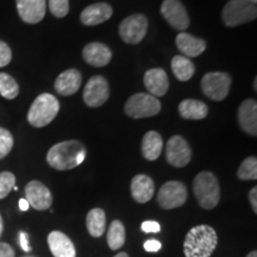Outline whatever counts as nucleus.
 <instances>
[{
	"mask_svg": "<svg viewBox=\"0 0 257 257\" xmlns=\"http://www.w3.org/2000/svg\"><path fill=\"white\" fill-rule=\"evenodd\" d=\"M85 157V146L79 141L70 140L51 147L47 154V162L56 170H70L81 165Z\"/></svg>",
	"mask_w": 257,
	"mask_h": 257,
	"instance_id": "nucleus-1",
	"label": "nucleus"
},
{
	"mask_svg": "<svg viewBox=\"0 0 257 257\" xmlns=\"http://www.w3.org/2000/svg\"><path fill=\"white\" fill-rule=\"evenodd\" d=\"M218 244L217 232L210 225H198L186 234L184 253L186 257H210Z\"/></svg>",
	"mask_w": 257,
	"mask_h": 257,
	"instance_id": "nucleus-2",
	"label": "nucleus"
},
{
	"mask_svg": "<svg viewBox=\"0 0 257 257\" xmlns=\"http://www.w3.org/2000/svg\"><path fill=\"white\" fill-rule=\"evenodd\" d=\"M193 192L199 205L205 210H212L220 201V186L214 174L201 172L193 181Z\"/></svg>",
	"mask_w": 257,
	"mask_h": 257,
	"instance_id": "nucleus-3",
	"label": "nucleus"
},
{
	"mask_svg": "<svg viewBox=\"0 0 257 257\" xmlns=\"http://www.w3.org/2000/svg\"><path fill=\"white\" fill-rule=\"evenodd\" d=\"M60 102L55 95L43 93L35 99L28 112V121L35 127H43L56 118Z\"/></svg>",
	"mask_w": 257,
	"mask_h": 257,
	"instance_id": "nucleus-4",
	"label": "nucleus"
},
{
	"mask_svg": "<svg viewBox=\"0 0 257 257\" xmlns=\"http://www.w3.org/2000/svg\"><path fill=\"white\" fill-rule=\"evenodd\" d=\"M257 8L255 3L245 0H230L221 11L223 23L229 28L238 27L255 21Z\"/></svg>",
	"mask_w": 257,
	"mask_h": 257,
	"instance_id": "nucleus-5",
	"label": "nucleus"
},
{
	"mask_svg": "<svg viewBox=\"0 0 257 257\" xmlns=\"http://www.w3.org/2000/svg\"><path fill=\"white\" fill-rule=\"evenodd\" d=\"M161 102L149 93H136L131 95L125 104V113L134 119H142L159 114Z\"/></svg>",
	"mask_w": 257,
	"mask_h": 257,
	"instance_id": "nucleus-6",
	"label": "nucleus"
},
{
	"mask_svg": "<svg viewBox=\"0 0 257 257\" xmlns=\"http://www.w3.org/2000/svg\"><path fill=\"white\" fill-rule=\"evenodd\" d=\"M232 79L227 73L210 72L201 79V89L204 94L213 101H221L230 92Z\"/></svg>",
	"mask_w": 257,
	"mask_h": 257,
	"instance_id": "nucleus-7",
	"label": "nucleus"
},
{
	"mask_svg": "<svg viewBox=\"0 0 257 257\" xmlns=\"http://www.w3.org/2000/svg\"><path fill=\"white\" fill-rule=\"evenodd\" d=\"M187 200V188L180 181L166 182L157 193V202L163 210L181 207Z\"/></svg>",
	"mask_w": 257,
	"mask_h": 257,
	"instance_id": "nucleus-8",
	"label": "nucleus"
},
{
	"mask_svg": "<svg viewBox=\"0 0 257 257\" xmlns=\"http://www.w3.org/2000/svg\"><path fill=\"white\" fill-rule=\"evenodd\" d=\"M148 31V19L142 14L131 15L119 24V36L125 43L138 44Z\"/></svg>",
	"mask_w": 257,
	"mask_h": 257,
	"instance_id": "nucleus-9",
	"label": "nucleus"
},
{
	"mask_svg": "<svg viewBox=\"0 0 257 257\" xmlns=\"http://www.w3.org/2000/svg\"><path fill=\"white\" fill-rule=\"evenodd\" d=\"M166 159L170 166L175 168H184L191 162L192 149L187 141L182 136H173L167 142Z\"/></svg>",
	"mask_w": 257,
	"mask_h": 257,
	"instance_id": "nucleus-10",
	"label": "nucleus"
},
{
	"mask_svg": "<svg viewBox=\"0 0 257 257\" xmlns=\"http://www.w3.org/2000/svg\"><path fill=\"white\" fill-rule=\"evenodd\" d=\"M110 96L108 82L104 76L94 75L83 88V101L89 107H100Z\"/></svg>",
	"mask_w": 257,
	"mask_h": 257,
	"instance_id": "nucleus-11",
	"label": "nucleus"
},
{
	"mask_svg": "<svg viewBox=\"0 0 257 257\" xmlns=\"http://www.w3.org/2000/svg\"><path fill=\"white\" fill-rule=\"evenodd\" d=\"M161 15L170 27L181 32L191 24L186 8L180 0H165L161 5Z\"/></svg>",
	"mask_w": 257,
	"mask_h": 257,
	"instance_id": "nucleus-12",
	"label": "nucleus"
},
{
	"mask_svg": "<svg viewBox=\"0 0 257 257\" xmlns=\"http://www.w3.org/2000/svg\"><path fill=\"white\" fill-rule=\"evenodd\" d=\"M25 199L31 207L37 211H44L53 205V195L50 189L41 181L34 180L25 186Z\"/></svg>",
	"mask_w": 257,
	"mask_h": 257,
	"instance_id": "nucleus-13",
	"label": "nucleus"
},
{
	"mask_svg": "<svg viewBox=\"0 0 257 257\" xmlns=\"http://www.w3.org/2000/svg\"><path fill=\"white\" fill-rule=\"evenodd\" d=\"M16 4L19 17L24 23L37 24L46 16V0H16Z\"/></svg>",
	"mask_w": 257,
	"mask_h": 257,
	"instance_id": "nucleus-14",
	"label": "nucleus"
},
{
	"mask_svg": "<svg viewBox=\"0 0 257 257\" xmlns=\"http://www.w3.org/2000/svg\"><path fill=\"white\" fill-rule=\"evenodd\" d=\"M82 57L86 63L93 67H105L110 63L112 51L106 44L100 42H92L83 48Z\"/></svg>",
	"mask_w": 257,
	"mask_h": 257,
	"instance_id": "nucleus-15",
	"label": "nucleus"
},
{
	"mask_svg": "<svg viewBox=\"0 0 257 257\" xmlns=\"http://www.w3.org/2000/svg\"><path fill=\"white\" fill-rule=\"evenodd\" d=\"M113 10L107 3H95L86 8L80 15V21L86 27H95L112 17Z\"/></svg>",
	"mask_w": 257,
	"mask_h": 257,
	"instance_id": "nucleus-16",
	"label": "nucleus"
},
{
	"mask_svg": "<svg viewBox=\"0 0 257 257\" xmlns=\"http://www.w3.org/2000/svg\"><path fill=\"white\" fill-rule=\"evenodd\" d=\"M238 124L244 133L257 136V102L255 99H246L238 108Z\"/></svg>",
	"mask_w": 257,
	"mask_h": 257,
	"instance_id": "nucleus-17",
	"label": "nucleus"
},
{
	"mask_svg": "<svg viewBox=\"0 0 257 257\" xmlns=\"http://www.w3.org/2000/svg\"><path fill=\"white\" fill-rule=\"evenodd\" d=\"M144 86L149 94L163 96L168 92L169 80L167 73L162 68H152L144 74Z\"/></svg>",
	"mask_w": 257,
	"mask_h": 257,
	"instance_id": "nucleus-18",
	"label": "nucleus"
},
{
	"mask_svg": "<svg viewBox=\"0 0 257 257\" xmlns=\"http://www.w3.org/2000/svg\"><path fill=\"white\" fill-rule=\"evenodd\" d=\"M82 75L78 69L64 70L57 76L54 83L55 91L61 95H73L81 87Z\"/></svg>",
	"mask_w": 257,
	"mask_h": 257,
	"instance_id": "nucleus-19",
	"label": "nucleus"
},
{
	"mask_svg": "<svg viewBox=\"0 0 257 257\" xmlns=\"http://www.w3.org/2000/svg\"><path fill=\"white\" fill-rule=\"evenodd\" d=\"M48 245L54 257H75V246L67 234L53 231L48 236Z\"/></svg>",
	"mask_w": 257,
	"mask_h": 257,
	"instance_id": "nucleus-20",
	"label": "nucleus"
},
{
	"mask_svg": "<svg viewBox=\"0 0 257 257\" xmlns=\"http://www.w3.org/2000/svg\"><path fill=\"white\" fill-rule=\"evenodd\" d=\"M179 51L185 57H197L206 49V42L187 32H180L175 40Z\"/></svg>",
	"mask_w": 257,
	"mask_h": 257,
	"instance_id": "nucleus-21",
	"label": "nucleus"
},
{
	"mask_svg": "<svg viewBox=\"0 0 257 257\" xmlns=\"http://www.w3.org/2000/svg\"><path fill=\"white\" fill-rule=\"evenodd\" d=\"M154 193H155V184L148 175L138 174L131 181V195L135 201L146 204L152 200Z\"/></svg>",
	"mask_w": 257,
	"mask_h": 257,
	"instance_id": "nucleus-22",
	"label": "nucleus"
},
{
	"mask_svg": "<svg viewBox=\"0 0 257 257\" xmlns=\"http://www.w3.org/2000/svg\"><path fill=\"white\" fill-rule=\"evenodd\" d=\"M142 155L148 161H156L163 150L162 136L156 131H148L142 140Z\"/></svg>",
	"mask_w": 257,
	"mask_h": 257,
	"instance_id": "nucleus-23",
	"label": "nucleus"
},
{
	"mask_svg": "<svg viewBox=\"0 0 257 257\" xmlns=\"http://www.w3.org/2000/svg\"><path fill=\"white\" fill-rule=\"evenodd\" d=\"M179 113L184 119L201 120L208 114V107L205 102L195 99H185L180 102Z\"/></svg>",
	"mask_w": 257,
	"mask_h": 257,
	"instance_id": "nucleus-24",
	"label": "nucleus"
},
{
	"mask_svg": "<svg viewBox=\"0 0 257 257\" xmlns=\"http://www.w3.org/2000/svg\"><path fill=\"white\" fill-rule=\"evenodd\" d=\"M86 226L88 233L94 238L101 237L106 230V214L101 208H93L86 218Z\"/></svg>",
	"mask_w": 257,
	"mask_h": 257,
	"instance_id": "nucleus-25",
	"label": "nucleus"
},
{
	"mask_svg": "<svg viewBox=\"0 0 257 257\" xmlns=\"http://www.w3.org/2000/svg\"><path fill=\"white\" fill-rule=\"evenodd\" d=\"M172 70L179 81L185 82L192 79V76L194 75L195 66L188 57L176 55L172 60Z\"/></svg>",
	"mask_w": 257,
	"mask_h": 257,
	"instance_id": "nucleus-26",
	"label": "nucleus"
},
{
	"mask_svg": "<svg viewBox=\"0 0 257 257\" xmlns=\"http://www.w3.org/2000/svg\"><path fill=\"white\" fill-rule=\"evenodd\" d=\"M126 233L125 226L120 220H113L107 231V244L111 250H119L125 244Z\"/></svg>",
	"mask_w": 257,
	"mask_h": 257,
	"instance_id": "nucleus-27",
	"label": "nucleus"
},
{
	"mask_svg": "<svg viewBox=\"0 0 257 257\" xmlns=\"http://www.w3.org/2000/svg\"><path fill=\"white\" fill-rule=\"evenodd\" d=\"M19 94V86L16 80L8 73H0V95L8 100L17 98Z\"/></svg>",
	"mask_w": 257,
	"mask_h": 257,
	"instance_id": "nucleus-28",
	"label": "nucleus"
},
{
	"mask_svg": "<svg viewBox=\"0 0 257 257\" xmlns=\"http://www.w3.org/2000/svg\"><path fill=\"white\" fill-rule=\"evenodd\" d=\"M237 176L243 181H249V180L257 179V160L256 157L250 156L240 163L238 170H237Z\"/></svg>",
	"mask_w": 257,
	"mask_h": 257,
	"instance_id": "nucleus-29",
	"label": "nucleus"
},
{
	"mask_svg": "<svg viewBox=\"0 0 257 257\" xmlns=\"http://www.w3.org/2000/svg\"><path fill=\"white\" fill-rule=\"evenodd\" d=\"M16 186V176L11 172L0 173V199H5Z\"/></svg>",
	"mask_w": 257,
	"mask_h": 257,
	"instance_id": "nucleus-30",
	"label": "nucleus"
},
{
	"mask_svg": "<svg viewBox=\"0 0 257 257\" xmlns=\"http://www.w3.org/2000/svg\"><path fill=\"white\" fill-rule=\"evenodd\" d=\"M14 148V136L4 127H0V160L4 159Z\"/></svg>",
	"mask_w": 257,
	"mask_h": 257,
	"instance_id": "nucleus-31",
	"label": "nucleus"
},
{
	"mask_svg": "<svg viewBox=\"0 0 257 257\" xmlns=\"http://www.w3.org/2000/svg\"><path fill=\"white\" fill-rule=\"evenodd\" d=\"M48 6L56 18H64L69 12V0H49Z\"/></svg>",
	"mask_w": 257,
	"mask_h": 257,
	"instance_id": "nucleus-32",
	"label": "nucleus"
},
{
	"mask_svg": "<svg viewBox=\"0 0 257 257\" xmlns=\"http://www.w3.org/2000/svg\"><path fill=\"white\" fill-rule=\"evenodd\" d=\"M12 60V51L5 42L0 41V68L8 66Z\"/></svg>",
	"mask_w": 257,
	"mask_h": 257,
	"instance_id": "nucleus-33",
	"label": "nucleus"
},
{
	"mask_svg": "<svg viewBox=\"0 0 257 257\" xmlns=\"http://www.w3.org/2000/svg\"><path fill=\"white\" fill-rule=\"evenodd\" d=\"M141 229H142L143 232L146 233H156V232H160L161 227L157 221L147 220V221H143L142 225H141Z\"/></svg>",
	"mask_w": 257,
	"mask_h": 257,
	"instance_id": "nucleus-34",
	"label": "nucleus"
},
{
	"mask_svg": "<svg viewBox=\"0 0 257 257\" xmlns=\"http://www.w3.org/2000/svg\"><path fill=\"white\" fill-rule=\"evenodd\" d=\"M0 257H15V250L8 243L0 242Z\"/></svg>",
	"mask_w": 257,
	"mask_h": 257,
	"instance_id": "nucleus-35",
	"label": "nucleus"
},
{
	"mask_svg": "<svg viewBox=\"0 0 257 257\" xmlns=\"http://www.w3.org/2000/svg\"><path fill=\"white\" fill-rule=\"evenodd\" d=\"M144 249L149 252H156L161 249V243L156 239H149L144 243Z\"/></svg>",
	"mask_w": 257,
	"mask_h": 257,
	"instance_id": "nucleus-36",
	"label": "nucleus"
},
{
	"mask_svg": "<svg viewBox=\"0 0 257 257\" xmlns=\"http://www.w3.org/2000/svg\"><path fill=\"white\" fill-rule=\"evenodd\" d=\"M19 243H21V248L24 250V251L29 252L31 250L30 244H29V239H28V234L25 232H21L19 233Z\"/></svg>",
	"mask_w": 257,
	"mask_h": 257,
	"instance_id": "nucleus-37",
	"label": "nucleus"
},
{
	"mask_svg": "<svg viewBox=\"0 0 257 257\" xmlns=\"http://www.w3.org/2000/svg\"><path fill=\"white\" fill-rule=\"evenodd\" d=\"M249 200L251 204V207L255 213H257V187H253L251 191L249 192Z\"/></svg>",
	"mask_w": 257,
	"mask_h": 257,
	"instance_id": "nucleus-38",
	"label": "nucleus"
},
{
	"mask_svg": "<svg viewBox=\"0 0 257 257\" xmlns=\"http://www.w3.org/2000/svg\"><path fill=\"white\" fill-rule=\"evenodd\" d=\"M29 206H30V205H29L27 199H21V200H19V208H21L22 211H28Z\"/></svg>",
	"mask_w": 257,
	"mask_h": 257,
	"instance_id": "nucleus-39",
	"label": "nucleus"
},
{
	"mask_svg": "<svg viewBox=\"0 0 257 257\" xmlns=\"http://www.w3.org/2000/svg\"><path fill=\"white\" fill-rule=\"evenodd\" d=\"M3 231H4V221H3V217L0 214V237H2Z\"/></svg>",
	"mask_w": 257,
	"mask_h": 257,
	"instance_id": "nucleus-40",
	"label": "nucleus"
},
{
	"mask_svg": "<svg viewBox=\"0 0 257 257\" xmlns=\"http://www.w3.org/2000/svg\"><path fill=\"white\" fill-rule=\"evenodd\" d=\"M113 257H128V255H127L126 252H119V253H117V255L113 256Z\"/></svg>",
	"mask_w": 257,
	"mask_h": 257,
	"instance_id": "nucleus-41",
	"label": "nucleus"
},
{
	"mask_svg": "<svg viewBox=\"0 0 257 257\" xmlns=\"http://www.w3.org/2000/svg\"><path fill=\"white\" fill-rule=\"evenodd\" d=\"M246 257H257V252L253 250V251H251L250 253H248V256Z\"/></svg>",
	"mask_w": 257,
	"mask_h": 257,
	"instance_id": "nucleus-42",
	"label": "nucleus"
},
{
	"mask_svg": "<svg viewBox=\"0 0 257 257\" xmlns=\"http://www.w3.org/2000/svg\"><path fill=\"white\" fill-rule=\"evenodd\" d=\"M245 2H251V3H255V4H256L257 0H245Z\"/></svg>",
	"mask_w": 257,
	"mask_h": 257,
	"instance_id": "nucleus-43",
	"label": "nucleus"
},
{
	"mask_svg": "<svg viewBox=\"0 0 257 257\" xmlns=\"http://www.w3.org/2000/svg\"><path fill=\"white\" fill-rule=\"evenodd\" d=\"M24 257H35V256H24Z\"/></svg>",
	"mask_w": 257,
	"mask_h": 257,
	"instance_id": "nucleus-44",
	"label": "nucleus"
}]
</instances>
